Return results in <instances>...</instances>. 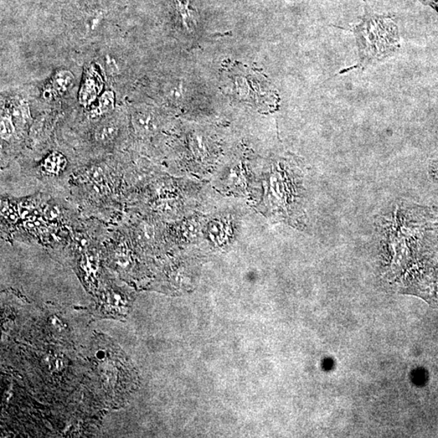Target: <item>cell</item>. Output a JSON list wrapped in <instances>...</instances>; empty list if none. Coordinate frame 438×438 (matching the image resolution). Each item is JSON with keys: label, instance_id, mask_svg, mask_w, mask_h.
<instances>
[{"label": "cell", "instance_id": "5b68a950", "mask_svg": "<svg viewBox=\"0 0 438 438\" xmlns=\"http://www.w3.org/2000/svg\"><path fill=\"white\" fill-rule=\"evenodd\" d=\"M118 128L115 123L107 122L102 123L95 131L96 141L101 143L110 142L117 137Z\"/></svg>", "mask_w": 438, "mask_h": 438}, {"label": "cell", "instance_id": "5bb4252c", "mask_svg": "<svg viewBox=\"0 0 438 438\" xmlns=\"http://www.w3.org/2000/svg\"><path fill=\"white\" fill-rule=\"evenodd\" d=\"M430 174L434 182L438 184V159L430 163Z\"/></svg>", "mask_w": 438, "mask_h": 438}, {"label": "cell", "instance_id": "52a82bcc", "mask_svg": "<svg viewBox=\"0 0 438 438\" xmlns=\"http://www.w3.org/2000/svg\"><path fill=\"white\" fill-rule=\"evenodd\" d=\"M174 2L184 27L189 30L191 29L196 25V19L194 12L189 8V1L174 0Z\"/></svg>", "mask_w": 438, "mask_h": 438}, {"label": "cell", "instance_id": "3957f363", "mask_svg": "<svg viewBox=\"0 0 438 438\" xmlns=\"http://www.w3.org/2000/svg\"><path fill=\"white\" fill-rule=\"evenodd\" d=\"M102 82L95 71H88L83 85L81 86L79 100L82 105L88 106L94 102L101 93Z\"/></svg>", "mask_w": 438, "mask_h": 438}, {"label": "cell", "instance_id": "7c38bea8", "mask_svg": "<svg viewBox=\"0 0 438 438\" xmlns=\"http://www.w3.org/2000/svg\"><path fill=\"white\" fill-rule=\"evenodd\" d=\"M88 177L95 184L102 185L104 183V177L102 169L100 167H94L88 173Z\"/></svg>", "mask_w": 438, "mask_h": 438}, {"label": "cell", "instance_id": "6da1fadb", "mask_svg": "<svg viewBox=\"0 0 438 438\" xmlns=\"http://www.w3.org/2000/svg\"><path fill=\"white\" fill-rule=\"evenodd\" d=\"M364 13L360 22L350 30L355 34L359 51V62L339 74L381 61L393 55L400 48L398 25L394 15L375 13L366 0Z\"/></svg>", "mask_w": 438, "mask_h": 438}, {"label": "cell", "instance_id": "9a60e30c", "mask_svg": "<svg viewBox=\"0 0 438 438\" xmlns=\"http://www.w3.org/2000/svg\"><path fill=\"white\" fill-rule=\"evenodd\" d=\"M422 4L430 7L438 13V0H418Z\"/></svg>", "mask_w": 438, "mask_h": 438}, {"label": "cell", "instance_id": "ba28073f", "mask_svg": "<svg viewBox=\"0 0 438 438\" xmlns=\"http://www.w3.org/2000/svg\"><path fill=\"white\" fill-rule=\"evenodd\" d=\"M66 159L59 153H53L46 158L43 167L46 172L51 174H58L64 169Z\"/></svg>", "mask_w": 438, "mask_h": 438}, {"label": "cell", "instance_id": "2e32d148", "mask_svg": "<svg viewBox=\"0 0 438 438\" xmlns=\"http://www.w3.org/2000/svg\"><path fill=\"white\" fill-rule=\"evenodd\" d=\"M45 214L46 217H48L50 220H53L54 219L57 217L59 212L57 210H56V209L48 208V210H46Z\"/></svg>", "mask_w": 438, "mask_h": 438}, {"label": "cell", "instance_id": "9c48e42d", "mask_svg": "<svg viewBox=\"0 0 438 438\" xmlns=\"http://www.w3.org/2000/svg\"><path fill=\"white\" fill-rule=\"evenodd\" d=\"M15 132V126L13 125L11 117L8 116H3L1 117V123H0V134L4 140H8L13 136Z\"/></svg>", "mask_w": 438, "mask_h": 438}, {"label": "cell", "instance_id": "8992f818", "mask_svg": "<svg viewBox=\"0 0 438 438\" xmlns=\"http://www.w3.org/2000/svg\"><path fill=\"white\" fill-rule=\"evenodd\" d=\"M115 100V94L112 91L103 93L96 108L93 110L92 115L94 116H100L111 111L114 109Z\"/></svg>", "mask_w": 438, "mask_h": 438}, {"label": "cell", "instance_id": "8fae6325", "mask_svg": "<svg viewBox=\"0 0 438 438\" xmlns=\"http://www.w3.org/2000/svg\"><path fill=\"white\" fill-rule=\"evenodd\" d=\"M102 18V12H95L88 15L85 20L87 28H89L90 30H95V28L99 27Z\"/></svg>", "mask_w": 438, "mask_h": 438}, {"label": "cell", "instance_id": "277c9868", "mask_svg": "<svg viewBox=\"0 0 438 438\" xmlns=\"http://www.w3.org/2000/svg\"><path fill=\"white\" fill-rule=\"evenodd\" d=\"M132 120L134 128L140 133H148L156 128V118L152 112L144 109L133 111Z\"/></svg>", "mask_w": 438, "mask_h": 438}, {"label": "cell", "instance_id": "4fadbf2b", "mask_svg": "<svg viewBox=\"0 0 438 438\" xmlns=\"http://www.w3.org/2000/svg\"><path fill=\"white\" fill-rule=\"evenodd\" d=\"M13 116L20 121H25L29 117V108L27 104L19 105L14 109Z\"/></svg>", "mask_w": 438, "mask_h": 438}, {"label": "cell", "instance_id": "e0dca14e", "mask_svg": "<svg viewBox=\"0 0 438 438\" xmlns=\"http://www.w3.org/2000/svg\"><path fill=\"white\" fill-rule=\"evenodd\" d=\"M104 355H105L104 353H102V352L97 353V357H99L100 359H102L103 357H104Z\"/></svg>", "mask_w": 438, "mask_h": 438}, {"label": "cell", "instance_id": "30bf717a", "mask_svg": "<svg viewBox=\"0 0 438 438\" xmlns=\"http://www.w3.org/2000/svg\"><path fill=\"white\" fill-rule=\"evenodd\" d=\"M104 64L108 73L114 75L120 73L121 65L118 62L110 55H106Z\"/></svg>", "mask_w": 438, "mask_h": 438}, {"label": "cell", "instance_id": "7a4b0ae2", "mask_svg": "<svg viewBox=\"0 0 438 438\" xmlns=\"http://www.w3.org/2000/svg\"><path fill=\"white\" fill-rule=\"evenodd\" d=\"M74 74L69 71L60 70L56 73L46 85L44 95L46 97H56L64 94L73 85Z\"/></svg>", "mask_w": 438, "mask_h": 438}]
</instances>
